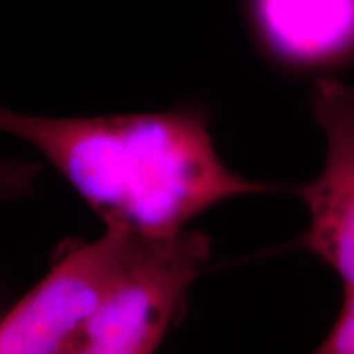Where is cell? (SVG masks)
Returning a JSON list of instances; mask_svg holds the SVG:
<instances>
[{"mask_svg": "<svg viewBox=\"0 0 354 354\" xmlns=\"http://www.w3.org/2000/svg\"><path fill=\"white\" fill-rule=\"evenodd\" d=\"M39 166L24 161H0V198H17L33 190Z\"/></svg>", "mask_w": 354, "mask_h": 354, "instance_id": "cell-7", "label": "cell"}, {"mask_svg": "<svg viewBox=\"0 0 354 354\" xmlns=\"http://www.w3.org/2000/svg\"><path fill=\"white\" fill-rule=\"evenodd\" d=\"M259 19L279 50L318 57L354 39V0H258Z\"/></svg>", "mask_w": 354, "mask_h": 354, "instance_id": "cell-5", "label": "cell"}, {"mask_svg": "<svg viewBox=\"0 0 354 354\" xmlns=\"http://www.w3.org/2000/svg\"><path fill=\"white\" fill-rule=\"evenodd\" d=\"M312 105L326 153L317 179L299 187L310 215L300 246L325 261L343 287H354V88L320 79Z\"/></svg>", "mask_w": 354, "mask_h": 354, "instance_id": "cell-4", "label": "cell"}, {"mask_svg": "<svg viewBox=\"0 0 354 354\" xmlns=\"http://www.w3.org/2000/svg\"><path fill=\"white\" fill-rule=\"evenodd\" d=\"M210 256V238L196 230L165 234L131 230L112 284L74 353H153L184 312L190 286Z\"/></svg>", "mask_w": 354, "mask_h": 354, "instance_id": "cell-2", "label": "cell"}, {"mask_svg": "<svg viewBox=\"0 0 354 354\" xmlns=\"http://www.w3.org/2000/svg\"><path fill=\"white\" fill-rule=\"evenodd\" d=\"M318 354H354V287H344L339 315L325 339L317 348Z\"/></svg>", "mask_w": 354, "mask_h": 354, "instance_id": "cell-6", "label": "cell"}, {"mask_svg": "<svg viewBox=\"0 0 354 354\" xmlns=\"http://www.w3.org/2000/svg\"><path fill=\"white\" fill-rule=\"evenodd\" d=\"M0 131L35 146L105 228L172 233L216 203L272 190L228 169L197 109L48 118L0 107Z\"/></svg>", "mask_w": 354, "mask_h": 354, "instance_id": "cell-1", "label": "cell"}, {"mask_svg": "<svg viewBox=\"0 0 354 354\" xmlns=\"http://www.w3.org/2000/svg\"><path fill=\"white\" fill-rule=\"evenodd\" d=\"M130 232L107 228L95 241L61 246L46 276L0 320V354L74 353L112 284Z\"/></svg>", "mask_w": 354, "mask_h": 354, "instance_id": "cell-3", "label": "cell"}]
</instances>
